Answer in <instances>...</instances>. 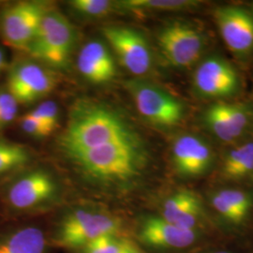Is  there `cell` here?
<instances>
[{
    "label": "cell",
    "instance_id": "cell-1",
    "mask_svg": "<svg viewBox=\"0 0 253 253\" xmlns=\"http://www.w3.org/2000/svg\"><path fill=\"white\" fill-rule=\"evenodd\" d=\"M140 137L118 109L100 100L83 98L70 110L58 147L65 157L101 145Z\"/></svg>",
    "mask_w": 253,
    "mask_h": 253
},
{
    "label": "cell",
    "instance_id": "cell-2",
    "mask_svg": "<svg viewBox=\"0 0 253 253\" xmlns=\"http://www.w3.org/2000/svg\"><path fill=\"white\" fill-rule=\"evenodd\" d=\"M86 180L108 189H125L139 178L147 153L143 139L137 137L66 157Z\"/></svg>",
    "mask_w": 253,
    "mask_h": 253
},
{
    "label": "cell",
    "instance_id": "cell-3",
    "mask_svg": "<svg viewBox=\"0 0 253 253\" xmlns=\"http://www.w3.org/2000/svg\"><path fill=\"white\" fill-rule=\"evenodd\" d=\"M76 42V28L63 13L50 6L27 52L40 63L65 70L70 66Z\"/></svg>",
    "mask_w": 253,
    "mask_h": 253
},
{
    "label": "cell",
    "instance_id": "cell-4",
    "mask_svg": "<svg viewBox=\"0 0 253 253\" xmlns=\"http://www.w3.org/2000/svg\"><path fill=\"white\" fill-rule=\"evenodd\" d=\"M121 227L118 217L92 208H75L61 220L56 242L66 249H83L103 235H116Z\"/></svg>",
    "mask_w": 253,
    "mask_h": 253
},
{
    "label": "cell",
    "instance_id": "cell-5",
    "mask_svg": "<svg viewBox=\"0 0 253 253\" xmlns=\"http://www.w3.org/2000/svg\"><path fill=\"white\" fill-rule=\"evenodd\" d=\"M124 86L139 114L154 126H177L184 118L185 107L180 100L155 84L136 79L125 82Z\"/></svg>",
    "mask_w": 253,
    "mask_h": 253
},
{
    "label": "cell",
    "instance_id": "cell-6",
    "mask_svg": "<svg viewBox=\"0 0 253 253\" xmlns=\"http://www.w3.org/2000/svg\"><path fill=\"white\" fill-rule=\"evenodd\" d=\"M49 7L40 1H19L6 7L0 15V35L4 42L27 51Z\"/></svg>",
    "mask_w": 253,
    "mask_h": 253
},
{
    "label": "cell",
    "instance_id": "cell-7",
    "mask_svg": "<svg viewBox=\"0 0 253 253\" xmlns=\"http://www.w3.org/2000/svg\"><path fill=\"white\" fill-rule=\"evenodd\" d=\"M102 35L117 58L126 71L135 76L149 73L152 67L150 46L144 35L132 27L108 25L101 28Z\"/></svg>",
    "mask_w": 253,
    "mask_h": 253
},
{
    "label": "cell",
    "instance_id": "cell-8",
    "mask_svg": "<svg viewBox=\"0 0 253 253\" xmlns=\"http://www.w3.org/2000/svg\"><path fill=\"white\" fill-rule=\"evenodd\" d=\"M157 41L165 59L176 68L195 63L205 43L199 30L183 21H173L162 27Z\"/></svg>",
    "mask_w": 253,
    "mask_h": 253
},
{
    "label": "cell",
    "instance_id": "cell-9",
    "mask_svg": "<svg viewBox=\"0 0 253 253\" xmlns=\"http://www.w3.org/2000/svg\"><path fill=\"white\" fill-rule=\"evenodd\" d=\"M54 87V74L34 60H21L9 70L8 91L18 103H33L44 98Z\"/></svg>",
    "mask_w": 253,
    "mask_h": 253
},
{
    "label": "cell",
    "instance_id": "cell-10",
    "mask_svg": "<svg viewBox=\"0 0 253 253\" xmlns=\"http://www.w3.org/2000/svg\"><path fill=\"white\" fill-rule=\"evenodd\" d=\"M58 194L54 177L44 170L27 172L12 183L8 190L9 205L18 210L43 207L53 202Z\"/></svg>",
    "mask_w": 253,
    "mask_h": 253
},
{
    "label": "cell",
    "instance_id": "cell-11",
    "mask_svg": "<svg viewBox=\"0 0 253 253\" xmlns=\"http://www.w3.org/2000/svg\"><path fill=\"white\" fill-rule=\"evenodd\" d=\"M193 84L196 91L207 98H226L234 95L239 86L235 69L219 57H209L196 69Z\"/></svg>",
    "mask_w": 253,
    "mask_h": 253
},
{
    "label": "cell",
    "instance_id": "cell-12",
    "mask_svg": "<svg viewBox=\"0 0 253 253\" xmlns=\"http://www.w3.org/2000/svg\"><path fill=\"white\" fill-rule=\"evenodd\" d=\"M218 30L228 48L237 54H246L253 49V17L235 7L215 10Z\"/></svg>",
    "mask_w": 253,
    "mask_h": 253
},
{
    "label": "cell",
    "instance_id": "cell-13",
    "mask_svg": "<svg viewBox=\"0 0 253 253\" xmlns=\"http://www.w3.org/2000/svg\"><path fill=\"white\" fill-rule=\"evenodd\" d=\"M76 66L82 76L93 84H106L118 75L114 55L108 46L98 40L90 41L82 47Z\"/></svg>",
    "mask_w": 253,
    "mask_h": 253
},
{
    "label": "cell",
    "instance_id": "cell-14",
    "mask_svg": "<svg viewBox=\"0 0 253 253\" xmlns=\"http://www.w3.org/2000/svg\"><path fill=\"white\" fill-rule=\"evenodd\" d=\"M138 237L151 248L178 250L193 244L197 233L195 230L181 229L162 217H147L141 223Z\"/></svg>",
    "mask_w": 253,
    "mask_h": 253
},
{
    "label": "cell",
    "instance_id": "cell-15",
    "mask_svg": "<svg viewBox=\"0 0 253 253\" xmlns=\"http://www.w3.org/2000/svg\"><path fill=\"white\" fill-rule=\"evenodd\" d=\"M172 165L183 176H198L207 172L212 163L209 145L197 136H179L172 148Z\"/></svg>",
    "mask_w": 253,
    "mask_h": 253
},
{
    "label": "cell",
    "instance_id": "cell-16",
    "mask_svg": "<svg viewBox=\"0 0 253 253\" xmlns=\"http://www.w3.org/2000/svg\"><path fill=\"white\" fill-rule=\"evenodd\" d=\"M201 214L202 206L197 195L184 190L173 193L164 202L162 217L181 229L195 230Z\"/></svg>",
    "mask_w": 253,
    "mask_h": 253
},
{
    "label": "cell",
    "instance_id": "cell-17",
    "mask_svg": "<svg viewBox=\"0 0 253 253\" xmlns=\"http://www.w3.org/2000/svg\"><path fill=\"white\" fill-rule=\"evenodd\" d=\"M44 233L38 227H26L0 241V253H45Z\"/></svg>",
    "mask_w": 253,
    "mask_h": 253
},
{
    "label": "cell",
    "instance_id": "cell-18",
    "mask_svg": "<svg viewBox=\"0 0 253 253\" xmlns=\"http://www.w3.org/2000/svg\"><path fill=\"white\" fill-rule=\"evenodd\" d=\"M199 1L192 0H124L116 2L118 9L132 12L172 11L196 7Z\"/></svg>",
    "mask_w": 253,
    "mask_h": 253
},
{
    "label": "cell",
    "instance_id": "cell-19",
    "mask_svg": "<svg viewBox=\"0 0 253 253\" xmlns=\"http://www.w3.org/2000/svg\"><path fill=\"white\" fill-rule=\"evenodd\" d=\"M253 172V142L244 144L227 155L223 172L231 179L244 177Z\"/></svg>",
    "mask_w": 253,
    "mask_h": 253
},
{
    "label": "cell",
    "instance_id": "cell-20",
    "mask_svg": "<svg viewBox=\"0 0 253 253\" xmlns=\"http://www.w3.org/2000/svg\"><path fill=\"white\" fill-rule=\"evenodd\" d=\"M29 161L30 153L26 146L0 140V174L22 168Z\"/></svg>",
    "mask_w": 253,
    "mask_h": 253
},
{
    "label": "cell",
    "instance_id": "cell-21",
    "mask_svg": "<svg viewBox=\"0 0 253 253\" xmlns=\"http://www.w3.org/2000/svg\"><path fill=\"white\" fill-rule=\"evenodd\" d=\"M205 121L209 129L223 142L235 140L229 120L227 118L224 104L218 103L210 106L205 114Z\"/></svg>",
    "mask_w": 253,
    "mask_h": 253
},
{
    "label": "cell",
    "instance_id": "cell-22",
    "mask_svg": "<svg viewBox=\"0 0 253 253\" xmlns=\"http://www.w3.org/2000/svg\"><path fill=\"white\" fill-rule=\"evenodd\" d=\"M69 5L77 14L92 19L107 16L117 8L116 2L108 0H73Z\"/></svg>",
    "mask_w": 253,
    "mask_h": 253
},
{
    "label": "cell",
    "instance_id": "cell-23",
    "mask_svg": "<svg viewBox=\"0 0 253 253\" xmlns=\"http://www.w3.org/2000/svg\"><path fill=\"white\" fill-rule=\"evenodd\" d=\"M218 194L235 209V212L243 220L252 208V199L244 191L239 190H222Z\"/></svg>",
    "mask_w": 253,
    "mask_h": 253
},
{
    "label": "cell",
    "instance_id": "cell-24",
    "mask_svg": "<svg viewBox=\"0 0 253 253\" xmlns=\"http://www.w3.org/2000/svg\"><path fill=\"white\" fill-rule=\"evenodd\" d=\"M18 102L9 91H0V130L10 125L17 117Z\"/></svg>",
    "mask_w": 253,
    "mask_h": 253
},
{
    "label": "cell",
    "instance_id": "cell-25",
    "mask_svg": "<svg viewBox=\"0 0 253 253\" xmlns=\"http://www.w3.org/2000/svg\"><path fill=\"white\" fill-rule=\"evenodd\" d=\"M82 253H121V239L116 235H103L84 247Z\"/></svg>",
    "mask_w": 253,
    "mask_h": 253
},
{
    "label": "cell",
    "instance_id": "cell-26",
    "mask_svg": "<svg viewBox=\"0 0 253 253\" xmlns=\"http://www.w3.org/2000/svg\"><path fill=\"white\" fill-rule=\"evenodd\" d=\"M28 114L41 120L54 130L58 125L59 109L54 100H46Z\"/></svg>",
    "mask_w": 253,
    "mask_h": 253
},
{
    "label": "cell",
    "instance_id": "cell-27",
    "mask_svg": "<svg viewBox=\"0 0 253 253\" xmlns=\"http://www.w3.org/2000/svg\"><path fill=\"white\" fill-rule=\"evenodd\" d=\"M227 118L232 128L235 138H237L244 132L245 128L249 124V117L245 109L233 104H224Z\"/></svg>",
    "mask_w": 253,
    "mask_h": 253
},
{
    "label": "cell",
    "instance_id": "cell-28",
    "mask_svg": "<svg viewBox=\"0 0 253 253\" xmlns=\"http://www.w3.org/2000/svg\"><path fill=\"white\" fill-rule=\"evenodd\" d=\"M19 123L24 132H26L27 135L35 138H44L51 135L54 132V129L47 126L41 120L33 118L29 114H27L20 118Z\"/></svg>",
    "mask_w": 253,
    "mask_h": 253
},
{
    "label": "cell",
    "instance_id": "cell-29",
    "mask_svg": "<svg viewBox=\"0 0 253 253\" xmlns=\"http://www.w3.org/2000/svg\"><path fill=\"white\" fill-rule=\"evenodd\" d=\"M211 203H212L213 208L216 209L217 213L220 214L227 220L234 222V223H239L242 221L241 217L238 216V214L235 212V209L232 208L226 201L218 194V192L215 193L212 196Z\"/></svg>",
    "mask_w": 253,
    "mask_h": 253
},
{
    "label": "cell",
    "instance_id": "cell-30",
    "mask_svg": "<svg viewBox=\"0 0 253 253\" xmlns=\"http://www.w3.org/2000/svg\"><path fill=\"white\" fill-rule=\"evenodd\" d=\"M121 253H144L131 242L121 239Z\"/></svg>",
    "mask_w": 253,
    "mask_h": 253
},
{
    "label": "cell",
    "instance_id": "cell-31",
    "mask_svg": "<svg viewBox=\"0 0 253 253\" xmlns=\"http://www.w3.org/2000/svg\"><path fill=\"white\" fill-rule=\"evenodd\" d=\"M5 66H6V55L4 51L0 48V73L5 68Z\"/></svg>",
    "mask_w": 253,
    "mask_h": 253
},
{
    "label": "cell",
    "instance_id": "cell-32",
    "mask_svg": "<svg viewBox=\"0 0 253 253\" xmlns=\"http://www.w3.org/2000/svg\"><path fill=\"white\" fill-rule=\"evenodd\" d=\"M229 253L228 252H217V253Z\"/></svg>",
    "mask_w": 253,
    "mask_h": 253
}]
</instances>
